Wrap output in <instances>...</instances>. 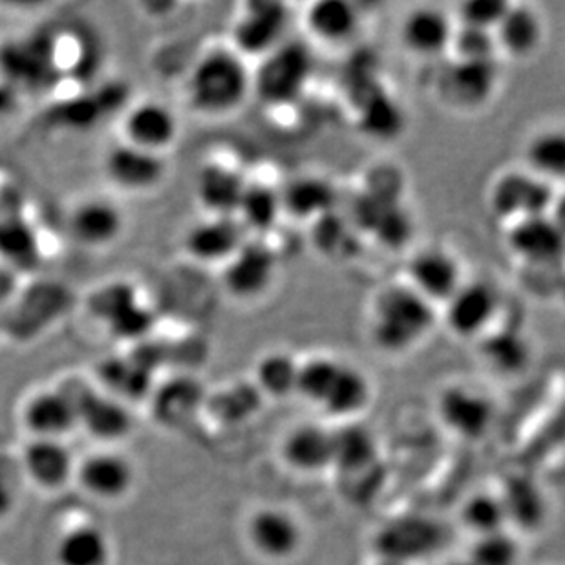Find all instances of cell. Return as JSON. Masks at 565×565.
<instances>
[{
  "label": "cell",
  "mask_w": 565,
  "mask_h": 565,
  "mask_svg": "<svg viewBox=\"0 0 565 565\" xmlns=\"http://www.w3.org/2000/svg\"><path fill=\"white\" fill-rule=\"evenodd\" d=\"M436 322L438 308L405 280H395L375 291L370 300L366 330L379 352L403 355L427 341Z\"/></svg>",
  "instance_id": "1"
},
{
  "label": "cell",
  "mask_w": 565,
  "mask_h": 565,
  "mask_svg": "<svg viewBox=\"0 0 565 565\" xmlns=\"http://www.w3.org/2000/svg\"><path fill=\"white\" fill-rule=\"evenodd\" d=\"M253 92V74L235 50L218 49L203 55L189 75L188 96L192 107L205 116L235 113Z\"/></svg>",
  "instance_id": "2"
},
{
  "label": "cell",
  "mask_w": 565,
  "mask_h": 565,
  "mask_svg": "<svg viewBox=\"0 0 565 565\" xmlns=\"http://www.w3.org/2000/svg\"><path fill=\"white\" fill-rule=\"evenodd\" d=\"M313 72L310 46L297 39H288L271 54L262 57L253 74V92L269 107L291 105L305 94Z\"/></svg>",
  "instance_id": "3"
},
{
  "label": "cell",
  "mask_w": 565,
  "mask_h": 565,
  "mask_svg": "<svg viewBox=\"0 0 565 565\" xmlns=\"http://www.w3.org/2000/svg\"><path fill=\"white\" fill-rule=\"evenodd\" d=\"M558 188L545 182L525 167H512L492 180L487 205L494 218L511 225L518 220L550 214Z\"/></svg>",
  "instance_id": "4"
},
{
  "label": "cell",
  "mask_w": 565,
  "mask_h": 565,
  "mask_svg": "<svg viewBox=\"0 0 565 565\" xmlns=\"http://www.w3.org/2000/svg\"><path fill=\"white\" fill-rule=\"evenodd\" d=\"M502 295L486 278H465L458 291L441 306L447 330L465 341H480L497 326Z\"/></svg>",
  "instance_id": "5"
},
{
  "label": "cell",
  "mask_w": 565,
  "mask_h": 565,
  "mask_svg": "<svg viewBox=\"0 0 565 565\" xmlns=\"http://www.w3.org/2000/svg\"><path fill=\"white\" fill-rule=\"evenodd\" d=\"M500 85V63L459 61L448 57L436 77L439 102L458 113H476L486 107Z\"/></svg>",
  "instance_id": "6"
},
{
  "label": "cell",
  "mask_w": 565,
  "mask_h": 565,
  "mask_svg": "<svg viewBox=\"0 0 565 565\" xmlns=\"http://www.w3.org/2000/svg\"><path fill=\"white\" fill-rule=\"evenodd\" d=\"M288 6L275 0H252L242 8L231 41L244 60L260 61L288 41Z\"/></svg>",
  "instance_id": "7"
},
{
  "label": "cell",
  "mask_w": 565,
  "mask_h": 565,
  "mask_svg": "<svg viewBox=\"0 0 565 565\" xmlns=\"http://www.w3.org/2000/svg\"><path fill=\"white\" fill-rule=\"evenodd\" d=\"M278 275V256L267 242L249 238L222 266V284L233 299L253 302L273 288Z\"/></svg>",
  "instance_id": "8"
},
{
  "label": "cell",
  "mask_w": 565,
  "mask_h": 565,
  "mask_svg": "<svg viewBox=\"0 0 565 565\" xmlns=\"http://www.w3.org/2000/svg\"><path fill=\"white\" fill-rule=\"evenodd\" d=\"M94 317L124 341H139L154 328V313L139 300L132 284L113 282L90 299Z\"/></svg>",
  "instance_id": "9"
},
{
  "label": "cell",
  "mask_w": 565,
  "mask_h": 565,
  "mask_svg": "<svg viewBox=\"0 0 565 565\" xmlns=\"http://www.w3.org/2000/svg\"><path fill=\"white\" fill-rule=\"evenodd\" d=\"M405 282L441 310L465 282L463 267L450 249L423 247L406 264Z\"/></svg>",
  "instance_id": "10"
},
{
  "label": "cell",
  "mask_w": 565,
  "mask_h": 565,
  "mask_svg": "<svg viewBox=\"0 0 565 565\" xmlns=\"http://www.w3.org/2000/svg\"><path fill=\"white\" fill-rule=\"evenodd\" d=\"M505 227L507 252L520 262V266L545 267L565 264V238L547 214L518 220Z\"/></svg>",
  "instance_id": "11"
},
{
  "label": "cell",
  "mask_w": 565,
  "mask_h": 565,
  "mask_svg": "<svg viewBox=\"0 0 565 565\" xmlns=\"http://www.w3.org/2000/svg\"><path fill=\"white\" fill-rule=\"evenodd\" d=\"M443 542L438 523L423 516H403L384 525L375 536V550L381 561L411 565L439 550Z\"/></svg>",
  "instance_id": "12"
},
{
  "label": "cell",
  "mask_w": 565,
  "mask_h": 565,
  "mask_svg": "<svg viewBox=\"0 0 565 565\" xmlns=\"http://www.w3.org/2000/svg\"><path fill=\"white\" fill-rule=\"evenodd\" d=\"M456 22L436 6H417L408 11L399 26L401 46L416 60L439 61L447 57Z\"/></svg>",
  "instance_id": "13"
},
{
  "label": "cell",
  "mask_w": 565,
  "mask_h": 565,
  "mask_svg": "<svg viewBox=\"0 0 565 565\" xmlns=\"http://www.w3.org/2000/svg\"><path fill=\"white\" fill-rule=\"evenodd\" d=\"M443 425L463 439H480L491 430L497 408L489 395L465 384L443 390L438 399Z\"/></svg>",
  "instance_id": "14"
},
{
  "label": "cell",
  "mask_w": 565,
  "mask_h": 565,
  "mask_svg": "<svg viewBox=\"0 0 565 565\" xmlns=\"http://www.w3.org/2000/svg\"><path fill=\"white\" fill-rule=\"evenodd\" d=\"M108 182L128 192H145L158 188L166 178V158L160 152L141 149L136 145H116L103 161Z\"/></svg>",
  "instance_id": "15"
},
{
  "label": "cell",
  "mask_w": 565,
  "mask_h": 565,
  "mask_svg": "<svg viewBox=\"0 0 565 565\" xmlns=\"http://www.w3.org/2000/svg\"><path fill=\"white\" fill-rule=\"evenodd\" d=\"M252 236L235 216H209L185 235V252L209 266H224Z\"/></svg>",
  "instance_id": "16"
},
{
  "label": "cell",
  "mask_w": 565,
  "mask_h": 565,
  "mask_svg": "<svg viewBox=\"0 0 565 565\" xmlns=\"http://www.w3.org/2000/svg\"><path fill=\"white\" fill-rule=\"evenodd\" d=\"M498 54L509 60L525 61L539 54L545 39L544 17L534 6L509 4L494 30Z\"/></svg>",
  "instance_id": "17"
},
{
  "label": "cell",
  "mask_w": 565,
  "mask_h": 565,
  "mask_svg": "<svg viewBox=\"0 0 565 565\" xmlns=\"http://www.w3.org/2000/svg\"><path fill=\"white\" fill-rule=\"evenodd\" d=\"M70 235L81 246L103 249L113 246L124 233L121 209L105 198H88L72 211L68 220Z\"/></svg>",
  "instance_id": "18"
},
{
  "label": "cell",
  "mask_w": 565,
  "mask_h": 565,
  "mask_svg": "<svg viewBox=\"0 0 565 565\" xmlns=\"http://www.w3.org/2000/svg\"><path fill=\"white\" fill-rule=\"evenodd\" d=\"M249 540L260 555L288 561L300 550L305 534L294 514L282 509H262L249 522Z\"/></svg>",
  "instance_id": "19"
},
{
  "label": "cell",
  "mask_w": 565,
  "mask_h": 565,
  "mask_svg": "<svg viewBox=\"0 0 565 565\" xmlns=\"http://www.w3.org/2000/svg\"><path fill=\"white\" fill-rule=\"evenodd\" d=\"M280 200H282L284 216H288L294 222L311 225L326 214L337 211L339 192L326 178L317 174H300L291 178L280 189Z\"/></svg>",
  "instance_id": "20"
},
{
  "label": "cell",
  "mask_w": 565,
  "mask_h": 565,
  "mask_svg": "<svg viewBox=\"0 0 565 565\" xmlns=\"http://www.w3.org/2000/svg\"><path fill=\"white\" fill-rule=\"evenodd\" d=\"M178 130L177 114L160 102L139 103L128 110L124 124L127 143L160 154L177 141Z\"/></svg>",
  "instance_id": "21"
},
{
  "label": "cell",
  "mask_w": 565,
  "mask_h": 565,
  "mask_svg": "<svg viewBox=\"0 0 565 565\" xmlns=\"http://www.w3.org/2000/svg\"><path fill=\"white\" fill-rule=\"evenodd\" d=\"M247 183L246 177L233 167L207 163L198 172L194 191L209 216H236Z\"/></svg>",
  "instance_id": "22"
},
{
  "label": "cell",
  "mask_w": 565,
  "mask_h": 565,
  "mask_svg": "<svg viewBox=\"0 0 565 565\" xmlns=\"http://www.w3.org/2000/svg\"><path fill=\"white\" fill-rule=\"evenodd\" d=\"M478 342V353L487 369L502 377H514L529 369L533 359V348L527 335L514 326H494Z\"/></svg>",
  "instance_id": "23"
},
{
  "label": "cell",
  "mask_w": 565,
  "mask_h": 565,
  "mask_svg": "<svg viewBox=\"0 0 565 565\" xmlns=\"http://www.w3.org/2000/svg\"><path fill=\"white\" fill-rule=\"evenodd\" d=\"M305 26L317 43L339 46L355 38L361 11L350 0H317L306 10Z\"/></svg>",
  "instance_id": "24"
},
{
  "label": "cell",
  "mask_w": 565,
  "mask_h": 565,
  "mask_svg": "<svg viewBox=\"0 0 565 565\" xmlns=\"http://www.w3.org/2000/svg\"><path fill=\"white\" fill-rule=\"evenodd\" d=\"M358 127L366 138L394 141L405 132L406 113L401 103L386 88L379 85L353 102Z\"/></svg>",
  "instance_id": "25"
},
{
  "label": "cell",
  "mask_w": 565,
  "mask_h": 565,
  "mask_svg": "<svg viewBox=\"0 0 565 565\" xmlns=\"http://www.w3.org/2000/svg\"><path fill=\"white\" fill-rule=\"evenodd\" d=\"M289 467L306 475L333 467V434L331 430L306 423L288 434L282 447Z\"/></svg>",
  "instance_id": "26"
},
{
  "label": "cell",
  "mask_w": 565,
  "mask_h": 565,
  "mask_svg": "<svg viewBox=\"0 0 565 565\" xmlns=\"http://www.w3.org/2000/svg\"><path fill=\"white\" fill-rule=\"evenodd\" d=\"M24 419L39 438L57 439L75 427L77 406L64 392H43L28 401Z\"/></svg>",
  "instance_id": "27"
},
{
  "label": "cell",
  "mask_w": 565,
  "mask_h": 565,
  "mask_svg": "<svg viewBox=\"0 0 565 565\" xmlns=\"http://www.w3.org/2000/svg\"><path fill=\"white\" fill-rule=\"evenodd\" d=\"M525 169L558 188L565 183V127L542 128L523 147Z\"/></svg>",
  "instance_id": "28"
},
{
  "label": "cell",
  "mask_w": 565,
  "mask_h": 565,
  "mask_svg": "<svg viewBox=\"0 0 565 565\" xmlns=\"http://www.w3.org/2000/svg\"><path fill=\"white\" fill-rule=\"evenodd\" d=\"M77 406V422L83 423L88 433L102 439H119L127 436L132 427V419L119 401L108 395L85 392L79 399H75Z\"/></svg>",
  "instance_id": "29"
},
{
  "label": "cell",
  "mask_w": 565,
  "mask_h": 565,
  "mask_svg": "<svg viewBox=\"0 0 565 565\" xmlns=\"http://www.w3.org/2000/svg\"><path fill=\"white\" fill-rule=\"evenodd\" d=\"M132 465L118 454H97L81 467V483L86 491L105 500H116L130 491Z\"/></svg>",
  "instance_id": "30"
},
{
  "label": "cell",
  "mask_w": 565,
  "mask_h": 565,
  "mask_svg": "<svg viewBox=\"0 0 565 565\" xmlns=\"http://www.w3.org/2000/svg\"><path fill=\"white\" fill-rule=\"evenodd\" d=\"M370 399L372 384L366 374L358 366L342 363L320 408L335 419H352L369 406Z\"/></svg>",
  "instance_id": "31"
},
{
  "label": "cell",
  "mask_w": 565,
  "mask_h": 565,
  "mask_svg": "<svg viewBox=\"0 0 565 565\" xmlns=\"http://www.w3.org/2000/svg\"><path fill=\"white\" fill-rule=\"evenodd\" d=\"M507 522L525 531H536L547 520V500L539 483L525 476L507 481L502 497Z\"/></svg>",
  "instance_id": "32"
},
{
  "label": "cell",
  "mask_w": 565,
  "mask_h": 565,
  "mask_svg": "<svg viewBox=\"0 0 565 565\" xmlns=\"http://www.w3.org/2000/svg\"><path fill=\"white\" fill-rule=\"evenodd\" d=\"M282 216L280 189L266 183H247L235 216L247 235L264 236L271 233Z\"/></svg>",
  "instance_id": "33"
},
{
  "label": "cell",
  "mask_w": 565,
  "mask_h": 565,
  "mask_svg": "<svg viewBox=\"0 0 565 565\" xmlns=\"http://www.w3.org/2000/svg\"><path fill=\"white\" fill-rule=\"evenodd\" d=\"M333 434V467L347 476L359 475L377 461V441L363 425L348 423Z\"/></svg>",
  "instance_id": "34"
},
{
  "label": "cell",
  "mask_w": 565,
  "mask_h": 565,
  "mask_svg": "<svg viewBox=\"0 0 565 565\" xmlns=\"http://www.w3.org/2000/svg\"><path fill=\"white\" fill-rule=\"evenodd\" d=\"M24 461L33 480L50 489L63 486L72 470V456L57 439L38 438L28 447Z\"/></svg>",
  "instance_id": "35"
},
{
  "label": "cell",
  "mask_w": 565,
  "mask_h": 565,
  "mask_svg": "<svg viewBox=\"0 0 565 565\" xmlns=\"http://www.w3.org/2000/svg\"><path fill=\"white\" fill-rule=\"evenodd\" d=\"M358 233L350 216L337 211L311 224L315 249L331 260H344L352 256L353 249H358Z\"/></svg>",
  "instance_id": "36"
},
{
  "label": "cell",
  "mask_w": 565,
  "mask_h": 565,
  "mask_svg": "<svg viewBox=\"0 0 565 565\" xmlns=\"http://www.w3.org/2000/svg\"><path fill=\"white\" fill-rule=\"evenodd\" d=\"M55 556L60 565H107L110 547L102 529L79 525L64 534Z\"/></svg>",
  "instance_id": "37"
},
{
  "label": "cell",
  "mask_w": 565,
  "mask_h": 565,
  "mask_svg": "<svg viewBox=\"0 0 565 565\" xmlns=\"http://www.w3.org/2000/svg\"><path fill=\"white\" fill-rule=\"evenodd\" d=\"M300 361L289 352H269L262 355L256 363L255 384L262 395H269L275 399L297 394Z\"/></svg>",
  "instance_id": "38"
},
{
  "label": "cell",
  "mask_w": 565,
  "mask_h": 565,
  "mask_svg": "<svg viewBox=\"0 0 565 565\" xmlns=\"http://www.w3.org/2000/svg\"><path fill=\"white\" fill-rule=\"evenodd\" d=\"M103 383L128 399H141L152 388V366L145 359H110L102 366Z\"/></svg>",
  "instance_id": "39"
},
{
  "label": "cell",
  "mask_w": 565,
  "mask_h": 565,
  "mask_svg": "<svg viewBox=\"0 0 565 565\" xmlns=\"http://www.w3.org/2000/svg\"><path fill=\"white\" fill-rule=\"evenodd\" d=\"M203 392L192 379H174L156 395V416L167 425L185 422L198 411Z\"/></svg>",
  "instance_id": "40"
},
{
  "label": "cell",
  "mask_w": 565,
  "mask_h": 565,
  "mask_svg": "<svg viewBox=\"0 0 565 565\" xmlns=\"http://www.w3.org/2000/svg\"><path fill=\"white\" fill-rule=\"evenodd\" d=\"M341 364L342 361L330 355H311L306 361H300L297 394L320 408L339 374Z\"/></svg>",
  "instance_id": "41"
},
{
  "label": "cell",
  "mask_w": 565,
  "mask_h": 565,
  "mask_svg": "<svg viewBox=\"0 0 565 565\" xmlns=\"http://www.w3.org/2000/svg\"><path fill=\"white\" fill-rule=\"evenodd\" d=\"M461 518H463L465 527L478 534V539L502 533L509 523L502 498L497 494H487V492H481V494H476L467 500Z\"/></svg>",
  "instance_id": "42"
},
{
  "label": "cell",
  "mask_w": 565,
  "mask_h": 565,
  "mask_svg": "<svg viewBox=\"0 0 565 565\" xmlns=\"http://www.w3.org/2000/svg\"><path fill=\"white\" fill-rule=\"evenodd\" d=\"M498 55L494 32L456 24L448 57L459 61H494Z\"/></svg>",
  "instance_id": "43"
},
{
  "label": "cell",
  "mask_w": 565,
  "mask_h": 565,
  "mask_svg": "<svg viewBox=\"0 0 565 565\" xmlns=\"http://www.w3.org/2000/svg\"><path fill=\"white\" fill-rule=\"evenodd\" d=\"M262 394L256 388V384H236L233 388L225 390L224 394H220L214 403L216 414L224 422H244L247 417L253 416L260 408Z\"/></svg>",
  "instance_id": "44"
},
{
  "label": "cell",
  "mask_w": 565,
  "mask_h": 565,
  "mask_svg": "<svg viewBox=\"0 0 565 565\" xmlns=\"http://www.w3.org/2000/svg\"><path fill=\"white\" fill-rule=\"evenodd\" d=\"M511 2L505 0H465L456 8L454 22L459 26L480 28L494 32Z\"/></svg>",
  "instance_id": "45"
},
{
  "label": "cell",
  "mask_w": 565,
  "mask_h": 565,
  "mask_svg": "<svg viewBox=\"0 0 565 565\" xmlns=\"http://www.w3.org/2000/svg\"><path fill=\"white\" fill-rule=\"evenodd\" d=\"M518 558L520 550L516 540L505 531L478 539L469 556L472 565H516Z\"/></svg>",
  "instance_id": "46"
},
{
  "label": "cell",
  "mask_w": 565,
  "mask_h": 565,
  "mask_svg": "<svg viewBox=\"0 0 565 565\" xmlns=\"http://www.w3.org/2000/svg\"><path fill=\"white\" fill-rule=\"evenodd\" d=\"M556 230L561 231L562 236L565 238V189L564 191L556 192L555 202L551 205L550 214H547Z\"/></svg>",
  "instance_id": "47"
},
{
  "label": "cell",
  "mask_w": 565,
  "mask_h": 565,
  "mask_svg": "<svg viewBox=\"0 0 565 565\" xmlns=\"http://www.w3.org/2000/svg\"><path fill=\"white\" fill-rule=\"evenodd\" d=\"M15 505V492L10 481L0 475V518L8 516Z\"/></svg>",
  "instance_id": "48"
},
{
  "label": "cell",
  "mask_w": 565,
  "mask_h": 565,
  "mask_svg": "<svg viewBox=\"0 0 565 565\" xmlns=\"http://www.w3.org/2000/svg\"><path fill=\"white\" fill-rule=\"evenodd\" d=\"M375 565H406V564H401V562L381 561V562H379V564H375Z\"/></svg>",
  "instance_id": "49"
},
{
  "label": "cell",
  "mask_w": 565,
  "mask_h": 565,
  "mask_svg": "<svg viewBox=\"0 0 565 565\" xmlns=\"http://www.w3.org/2000/svg\"><path fill=\"white\" fill-rule=\"evenodd\" d=\"M448 565H472V562L470 561H459V562H452V564Z\"/></svg>",
  "instance_id": "50"
},
{
  "label": "cell",
  "mask_w": 565,
  "mask_h": 565,
  "mask_svg": "<svg viewBox=\"0 0 565 565\" xmlns=\"http://www.w3.org/2000/svg\"><path fill=\"white\" fill-rule=\"evenodd\" d=\"M561 295L565 299V280H564V284H562Z\"/></svg>",
  "instance_id": "51"
}]
</instances>
